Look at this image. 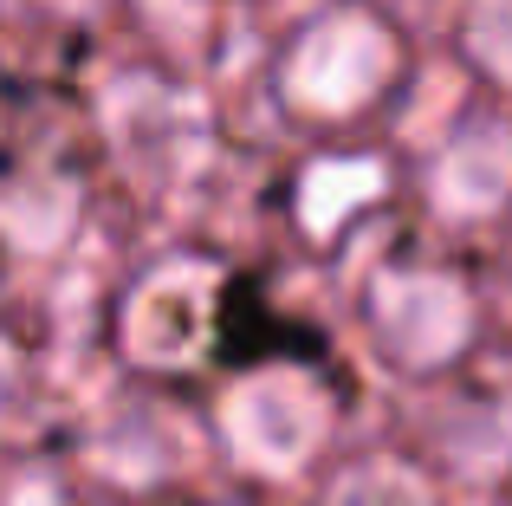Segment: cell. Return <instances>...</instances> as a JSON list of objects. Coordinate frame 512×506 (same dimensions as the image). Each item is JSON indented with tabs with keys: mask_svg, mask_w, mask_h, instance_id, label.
<instances>
[{
	"mask_svg": "<svg viewBox=\"0 0 512 506\" xmlns=\"http://www.w3.org/2000/svg\"><path fill=\"white\" fill-rule=\"evenodd\" d=\"M467 72L512 104V0H461V26H454Z\"/></svg>",
	"mask_w": 512,
	"mask_h": 506,
	"instance_id": "obj_13",
	"label": "cell"
},
{
	"mask_svg": "<svg viewBox=\"0 0 512 506\" xmlns=\"http://www.w3.org/2000/svg\"><path fill=\"white\" fill-rule=\"evenodd\" d=\"M111 416L130 429V442L111 435V429H98L91 455H98L104 474H117L124 487H156V481H175V474L188 468L195 429L175 416V403H124V409H111Z\"/></svg>",
	"mask_w": 512,
	"mask_h": 506,
	"instance_id": "obj_10",
	"label": "cell"
},
{
	"mask_svg": "<svg viewBox=\"0 0 512 506\" xmlns=\"http://www.w3.org/2000/svg\"><path fill=\"white\" fill-rule=\"evenodd\" d=\"M91 189L59 156H26L0 169V253L7 260H65L85 234Z\"/></svg>",
	"mask_w": 512,
	"mask_h": 506,
	"instance_id": "obj_8",
	"label": "cell"
},
{
	"mask_svg": "<svg viewBox=\"0 0 512 506\" xmlns=\"http://www.w3.org/2000/svg\"><path fill=\"white\" fill-rule=\"evenodd\" d=\"M46 7H59V13H98L104 0H46Z\"/></svg>",
	"mask_w": 512,
	"mask_h": 506,
	"instance_id": "obj_15",
	"label": "cell"
},
{
	"mask_svg": "<svg viewBox=\"0 0 512 506\" xmlns=\"http://www.w3.org/2000/svg\"><path fill=\"white\" fill-rule=\"evenodd\" d=\"M422 215L448 234H487L512 221V111L474 104L435 137L415 169Z\"/></svg>",
	"mask_w": 512,
	"mask_h": 506,
	"instance_id": "obj_6",
	"label": "cell"
},
{
	"mask_svg": "<svg viewBox=\"0 0 512 506\" xmlns=\"http://www.w3.org/2000/svg\"><path fill=\"white\" fill-rule=\"evenodd\" d=\"M234 331V273L201 247L156 253L111 299V351L130 377L175 383L221 357Z\"/></svg>",
	"mask_w": 512,
	"mask_h": 506,
	"instance_id": "obj_4",
	"label": "cell"
},
{
	"mask_svg": "<svg viewBox=\"0 0 512 506\" xmlns=\"http://www.w3.org/2000/svg\"><path fill=\"white\" fill-rule=\"evenodd\" d=\"M422 416H415V455L441 474V487H512V396L500 390H461V383H428Z\"/></svg>",
	"mask_w": 512,
	"mask_h": 506,
	"instance_id": "obj_7",
	"label": "cell"
},
{
	"mask_svg": "<svg viewBox=\"0 0 512 506\" xmlns=\"http://www.w3.org/2000/svg\"><path fill=\"white\" fill-rule=\"evenodd\" d=\"M350 318H357V338L383 377L428 390V383H448L474 357L487 305H480V286L454 260L383 253L357 273Z\"/></svg>",
	"mask_w": 512,
	"mask_h": 506,
	"instance_id": "obj_3",
	"label": "cell"
},
{
	"mask_svg": "<svg viewBox=\"0 0 512 506\" xmlns=\"http://www.w3.org/2000/svg\"><path fill=\"white\" fill-rule=\"evenodd\" d=\"M124 13L169 65H195L221 46V0H124Z\"/></svg>",
	"mask_w": 512,
	"mask_h": 506,
	"instance_id": "obj_12",
	"label": "cell"
},
{
	"mask_svg": "<svg viewBox=\"0 0 512 506\" xmlns=\"http://www.w3.org/2000/svg\"><path fill=\"white\" fill-rule=\"evenodd\" d=\"M415 46L376 0H318L286 26L266 65L273 111L305 137H357L402 98Z\"/></svg>",
	"mask_w": 512,
	"mask_h": 506,
	"instance_id": "obj_1",
	"label": "cell"
},
{
	"mask_svg": "<svg viewBox=\"0 0 512 506\" xmlns=\"http://www.w3.org/2000/svg\"><path fill=\"white\" fill-rule=\"evenodd\" d=\"M208 448L260 487L325 481L344 435V390L318 357H234L208 396Z\"/></svg>",
	"mask_w": 512,
	"mask_h": 506,
	"instance_id": "obj_2",
	"label": "cell"
},
{
	"mask_svg": "<svg viewBox=\"0 0 512 506\" xmlns=\"http://www.w3.org/2000/svg\"><path fill=\"white\" fill-rule=\"evenodd\" d=\"M98 143L143 195H175L208 169L214 111L169 65H117L98 85Z\"/></svg>",
	"mask_w": 512,
	"mask_h": 506,
	"instance_id": "obj_5",
	"label": "cell"
},
{
	"mask_svg": "<svg viewBox=\"0 0 512 506\" xmlns=\"http://www.w3.org/2000/svg\"><path fill=\"white\" fill-rule=\"evenodd\" d=\"M20 403H26V351H20V338L0 325V422Z\"/></svg>",
	"mask_w": 512,
	"mask_h": 506,
	"instance_id": "obj_14",
	"label": "cell"
},
{
	"mask_svg": "<svg viewBox=\"0 0 512 506\" xmlns=\"http://www.w3.org/2000/svg\"><path fill=\"white\" fill-rule=\"evenodd\" d=\"M318 506H448V487L415 448H357L325 468Z\"/></svg>",
	"mask_w": 512,
	"mask_h": 506,
	"instance_id": "obj_11",
	"label": "cell"
},
{
	"mask_svg": "<svg viewBox=\"0 0 512 506\" xmlns=\"http://www.w3.org/2000/svg\"><path fill=\"white\" fill-rule=\"evenodd\" d=\"M396 189V163L363 143H338V150H312L292 176V221L312 247H338L363 215L389 202Z\"/></svg>",
	"mask_w": 512,
	"mask_h": 506,
	"instance_id": "obj_9",
	"label": "cell"
}]
</instances>
